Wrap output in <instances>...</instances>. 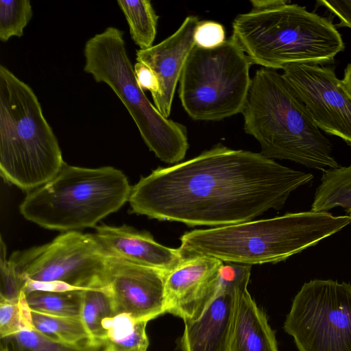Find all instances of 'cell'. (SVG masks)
Here are the masks:
<instances>
[{"mask_svg": "<svg viewBox=\"0 0 351 351\" xmlns=\"http://www.w3.org/2000/svg\"><path fill=\"white\" fill-rule=\"evenodd\" d=\"M104 351H114V350L111 346L106 345V348Z\"/></svg>", "mask_w": 351, "mask_h": 351, "instance_id": "1f68e13d", "label": "cell"}, {"mask_svg": "<svg viewBox=\"0 0 351 351\" xmlns=\"http://www.w3.org/2000/svg\"><path fill=\"white\" fill-rule=\"evenodd\" d=\"M225 29L222 25L211 21H199L194 34L195 46L213 49L225 42Z\"/></svg>", "mask_w": 351, "mask_h": 351, "instance_id": "83f0119b", "label": "cell"}, {"mask_svg": "<svg viewBox=\"0 0 351 351\" xmlns=\"http://www.w3.org/2000/svg\"><path fill=\"white\" fill-rule=\"evenodd\" d=\"M83 290L63 291L36 290L23 293L28 308L39 313L80 317Z\"/></svg>", "mask_w": 351, "mask_h": 351, "instance_id": "7402d4cb", "label": "cell"}, {"mask_svg": "<svg viewBox=\"0 0 351 351\" xmlns=\"http://www.w3.org/2000/svg\"><path fill=\"white\" fill-rule=\"evenodd\" d=\"M114 315L107 286L83 290L80 318L89 334L88 341L105 344L106 330L104 323Z\"/></svg>", "mask_w": 351, "mask_h": 351, "instance_id": "d6986e66", "label": "cell"}, {"mask_svg": "<svg viewBox=\"0 0 351 351\" xmlns=\"http://www.w3.org/2000/svg\"><path fill=\"white\" fill-rule=\"evenodd\" d=\"M64 162L57 138L31 88L0 65V170L8 182L32 191L53 179Z\"/></svg>", "mask_w": 351, "mask_h": 351, "instance_id": "5b68a950", "label": "cell"}, {"mask_svg": "<svg viewBox=\"0 0 351 351\" xmlns=\"http://www.w3.org/2000/svg\"><path fill=\"white\" fill-rule=\"evenodd\" d=\"M125 175L112 167L85 168L64 163L45 184L31 191L21 215L44 228L60 231L94 227L129 199Z\"/></svg>", "mask_w": 351, "mask_h": 351, "instance_id": "8992f818", "label": "cell"}, {"mask_svg": "<svg viewBox=\"0 0 351 351\" xmlns=\"http://www.w3.org/2000/svg\"><path fill=\"white\" fill-rule=\"evenodd\" d=\"M223 262L208 256L184 258L166 276V311L184 322L197 319L218 289Z\"/></svg>", "mask_w": 351, "mask_h": 351, "instance_id": "5bb4252c", "label": "cell"}, {"mask_svg": "<svg viewBox=\"0 0 351 351\" xmlns=\"http://www.w3.org/2000/svg\"><path fill=\"white\" fill-rule=\"evenodd\" d=\"M348 213L351 215V210Z\"/></svg>", "mask_w": 351, "mask_h": 351, "instance_id": "e575fe53", "label": "cell"}, {"mask_svg": "<svg viewBox=\"0 0 351 351\" xmlns=\"http://www.w3.org/2000/svg\"><path fill=\"white\" fill-rule=\"evenodd\" d=\"M199 23L198 17L189 16L172 35L149 49L136 52V62L150 69L158 80V92L152 97L154 106L165 118L170 114L186 60L195 46L194 34Z\"/></svg>", "mask_w": 351, "mask_h": 351, "instance_id": "9a60e30c", "label": "cell"}, {"mask_svg": "<svg viewBox=\"0 0 351 351\" xmlns=\"http://www.w3.org/2000/svg\"><path fill=\"white\" fill-rule=\"evenodd\" d=\"M230 351H279L264 312L243 287L237 300L230 338Z\"/></svg>", "mask_w": 351, "mask_h": 351, "instance_id": "e0dca14e", "label": "cell"}, {"mask_svg": "<svg viewBox=\"0 0 351 351\" xmlns=\"http://www.w3.org/2000/svg\"><path fill=\"white\" fill-rule=\"evenodd\" d=\"M33 16L29 0L0 1V40L7 42L11 37H21Z\"/></svg>", "mask_w": 351, "mask_h": 351, "instance_id": "d4e9b609", "label": "cell"}, {"mask_svg": "<svg viewBox=\"0 0 351 351\" xmlns=\"http://www.w3.org/2000/svg\"><path fill=\"white\" fill-rule=\"evenodd\" d=\"M84 71L106 84L134 120L150 151L173 164L184 159L189 145L186 128L163 117L139 87L127 53L123 32L108 27L89 38L84 47Z\"/></svg>", "mask_w": 351, "mask_h": 351, "instance_id": "52a82bcc", "label": "cell"}, {"mask_svg": "<svg viewBox=\"0 0 351 351\" xmlns=\"http://www.w3.org/2000/svg\"><path fill=\"white\" fill-rule=\"evenodd\" d=\"M0 249V301L19 303L28 279L11 258L6 259V247L2 238Z\"/></svg>", "mask_w": 351, "mask_h": 351, "instance_id": "484cf974", "label": "cell"}, {"mask_svg": "<svg viewBox=\"0 0 351 351\" xmlns=\"http://www.w3.org/2000/svg\"><path fill=\"white\" fill-rule=\"evenodd\" d=\"M251 265L223 264L218 289L196 319L184 322L181 351H230L235 306L240 291L247 287Z\"/></svg>", "mask_w": 351, "mask_h": 351, "instance_id": "7c38bea8", "label": "cell"}, {"mask_svg": "<svg viewBox=\"0 0 351 351\" xmlns=\"http://www.w3.org/2000/svg\"><path fill=\"white\" fill-rule=\"evenodd\" d=\"M23 314L19 303L0 301L1 339L14 335L25 329H32Z\"/></svg>", "mask_w": 351, "mask_h": 351, "instance_id": "4316f807", "label": "cell"}, {"mask_svg": "<svg viewBox=\"0 0 351 351\" xmlns=\"http://www.w3.org/2000/svg\"><path fill=\"white\" fill-rule=\"evenodd\" d=\"M337 207L351 210V165L323 172L311 210L328 212Z\"/></svg>", "mask_w": 351, "mask_h": 351, "instance_id": "ac0fdd59", "label": "cell"}, {"mask_svg": "<svg viewBox=\"0 0 351 351\" xmlns=\"http://www.w3.org/2000/svg\"><path fill=\"white\" fill-rule=\"evenodd\" d=\"M351 223V215L312 210L267 219L197 229L180 237L184 258L208 256L252 265L276 263L316 245Z\"/></svg>", "mask_w": 351, "mask_h": 351, "instance_id": "3957f363", "label": "cell"}, {"mask_svg": "<svg viewBox=\"0 0 351 351\" xmlns=\"http://www.w3.org/2000/svg\"><path fill=\"white\" fill-rule=\"evenodd\" d=\"M241 113L245 132L258 141L264 156L323 172L339 167L330 141L275 70L262 67L256 71Z\"/></svg>", "mask_w": 351, "mask_h": 351, "instance_id": "277c9868", "label": "cell"}, {"mask_svg": "<svg viewBox=\"0 0 351 351\" xmlns=\"http://www.w3.org/2000/svg\"><path fill=\"white\" fill-rule=\"evenodd\" d=\"M10 258L32 281L60 282L82 290L107 286L109 256L94 234L69 231L45 245L15 252Z\"/></svg>", "mask_w": 351, "mask_h": 351, "instance_id": "30bf717a", "label": "cell"}, {"mask_svg": "<svg viewBox=\"0 0 351 351\" xmlns=\"http://www.w3.org/2000/svg\"><path fill=\"white\" fill-rule=\"evenodd\" d=\"M299 351H351V285L305 282L284 323Z\"/></svg>", "mask_w": 351, "mask_h": 351, "instance_id": "9c48e42d", "label": "cell"}, {"mask_svg": "<svg viewBox=\"0 0 351 351\" xmlns=\"http://www.w3.org/2000/svg\"><path fill=\"white\" fill-rule=\"evenodd\" d=\"M167 273L109 256L107 287L115 315L126 313L148 322L166 313Z\"/></svg>", "mask_w": 351, "mask_h": 351, "instance_id": "4fadbf2b", "label": "cell"}, {"mask_svg": "<svg viewBox=\"0 0 351 351\" xmlns=\"http://www.w3.org/2000/svg\"><path fill=\"white\" fill-rule=\"evenodd\" d=\"M132 351H147V350H144V349H136V350H132Z\"/></svg>", "mask_w": 351, "mask_h": 351, "instance_id": "836d02e7", "label": "cell"}, {"mask_svg": "<svg viewBox=\"0 0 351 351\" xmlns=\"http://www.w3.org/2000/svg\"><path fill=\"white\" fill-rule=\"evenodd\" d=\"M283 78L304 104L319 130L351 146V94L334 70L315 64H293Z\"/></svg>", "mask_w": 351, "mask_h": 351, "instance_id": "8fae6325", "label": "cell"}, {"mask_svg": "<svg viewBox=\"0 0 351 351\" xmlns=\"http://www.w3.org/2000/svg\"><path fill=\"white\" fill-rule=\"evenodd\" d=\"M28 320L34 330L57 341L75 344L90 339L80 317L54 316L30 310Z\"/></svg>", "mask_w": 351, "mask_h": 351, "instance_id": "603a6c76", "label": "cell"}, {"mask_svg": "<svg viewBox=\"0 0 351 351\" xmlns=\"http://www.w3.org/2000/svg\"><path fill=\"white\" fill-rule=\"evenodd\" d=\"M9 351H104L106 345L88 340L75 344L53 340L34 328L1 339Z\"/></svg>", "mask_w": 351, "mask_h": 351, "instance_id": "cb8c5ba5", "label": "cell"}, {"mask_svg": "<svg viewBox=\"0 0 351 351\" xmlns=\"http://www.w3.org/2000/svg\"><path fill=\"white\" fill-rule=\"evenodd\" d=\"M108 256L169 272L184 259L179 248L157 243L147 232L123 225H101L93 234Z\"/></svg>", "mask_w": 351, "mask_h": 351, "instance_id": "2e32d148", "label": "cell"}, {"mask_svg": "<svg viewBox=\"0 0 351 351\" xmlns=\"http://www.w3.org/2000/svg\"><path fill=\"white\" fill-rule=\"evenodd\" d=\"M247 56L231 36L213 49L195 46L179 80V97L197 121H219L241 113L252 79Z\"/></svg>", "mask_w": 351, "mask_h": 351, "instance_id": "ba28073f", "label": "cell"}, {"mask_svg": "<svg viewBox=\"0 0 351 351\" xmlns=\"http://www.w3.org/2000/svg\"><path fill=\"white\" fill-rule=\"evenodd\" d=\"M313 178L261 153L219 144L141 178L128 201L132 212L152 219L219 227L282 208L293 191Z\"/></svg>", "mask_w": 351, "mask_h": 351, "instance_id": "6da1fadb", "label": "cell"}, {"mask_svg": "<svg viewBox=\"0 0 351 351\" xmlns=\"http://www.w3.org/2000/svg\"><path fill=\"white\" fill-rule=\"evenodd\" d=\"M117 3L129 25L132 40L140 49L153 46L158 16L149 0H119Z\"/></svg>", "mask_w": 351, "mask_h": 351, "instance_id": "44dd1931", "label": "cell"}, {"mask_svg": "<svg viewBox=\"0 0 351 351\" xmlns=\"http://www.w3.org/2000/svg\"><path fill=\"white\" fill-rule=\"evenodd\" d=\"M0 351H9L8 348L1 343V350Z\"/></svg>", "mask_w": 351, "mask_h": 351, "instance_id": "d6a6232c", "label": "cell"}, {"mask_svg": "<svg viewBox=\"0 0 351 351\" xmlns=\"http://www.w3.org/2000/svg\"><path fill=\"white\" fill-rule=\"evenodd\" d=\"M147 323L126 313L117 314L107 319L104 323L105 344L111 346L114 351L147 350L149 346Z\"/></svg>", "mask_w": 351, "mask_h": 351, "instance_id": "ffe728a7", "label": "cell"}, {"mask_svg": "<svg viewBox=\"0 0 351 351\" xmlns=\"http://www.w3.org/2000/svg\"><path fill=\"white\" fill-rule=\"evenodd\" d=\"M252 10L232 22L233 39L252 64L269 69L322 65L344 49L328 19L285 0H251Z\"/></svg>", "mask_w": 351, "mask_h": 351, "instance_id": "7a4b0ae2", "label": "cell"}, {"mask_svg": "<svg viewBox=\"0 0 351 351\" xmlns=\"http://www.w3.org/2000/svg\"><path fill=\"white\" fill-rule=\"evenodd\" d=\"M342 80L346 88L351 94V62L347 65Z\"/></svg>", "mask_w": 351, "mask_h": 351, "instance_id": "4dcf8cb0", "label": "cell"}, {"mask_svg": "<svg viewBox=\"0 0 351 351\" xmlns=\"http://www.w3.org/2000/svg\"><path fill=\"white\" fill-rule=\"evenodd\" d=\"M134 74L139 87L144 91L148 90L154 95L158 90V82L154 73L147 66L136 62L134 66Z\"/></svg>", "mask_w": 351, "mask_h": 351, "instance_id": "f546056e", "label": "cell"}, {"mask_svg": "<svg viewBox=\"0 0 351 351\" xmlns=\"http://www.w3.org/2000/svg\"><path fill=\"white\" fill-rule=\"evenodd\" d=\"M317 2L339 19L340 23L337 26L351 29V1L321 0Z\"/></svg>", "mask_w": 351, "mask_h": 351, "instance_id": "f1b7e54d", "label": "cell"}]
</instances>
